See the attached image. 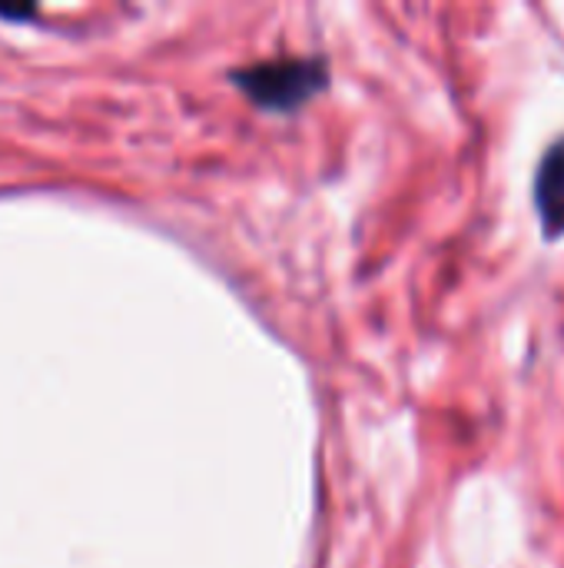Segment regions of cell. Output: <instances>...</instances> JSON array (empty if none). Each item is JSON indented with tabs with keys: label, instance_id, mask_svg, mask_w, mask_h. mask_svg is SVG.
Listing matches in <instances>:
<instances>
[{
	"label": "cell",
	"instance_id": "1",
	"mask_svg": "<svg viewBox=\"0 0 564 568\" xmlns=\"http://www.w3.org/2000/svg\"><path fill=\"white\" fill-rule=\"evenodd\" d=\"M239 83L263 103L286 106L302 100L322 83V67L312 60H286V63H263L239 77Z\"/></svg>",
	"mask_w": 564,
	"mask_h": 568
},
{
	"label": "cell",
	"instance_id": "2",
	"mask_svg": "<svg viewBox=\"0 0 564 568\" xmlns=\"http://www.w3.org/2000/svg\"><path fill=\"white\" fill-rule=\"evenodd\" d=\"M535 206L542 216V230L548 240L564 233V136L545 150L539 173H535Z\"/></svg>",
	"mask_w": 564,
	"mask_h": 568
}]
</instances>
